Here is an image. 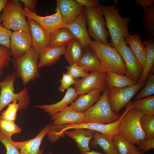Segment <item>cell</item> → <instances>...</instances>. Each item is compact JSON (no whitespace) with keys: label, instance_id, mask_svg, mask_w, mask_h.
<instances>
[{"label":"cell","instance_id":"obj_1","mask_svg":"<svg viewBox=\"0 0 154 154\" xmlns=\"http://www.w3.org/2000/svg\"><path fill=\"white\" fill-rule=\"evenodd\" d=\"M119 123L118 133L131 143L139 146L145 135L140 123L143 115L137 108H134L133 102H129Z\"/></svg>","mask_w":154,"mask_h":154},{"label":"cell","instance_id":"obj_2","mask_svg":"<svg viewBox=\"0 0 154 154\" xmlns=\"http://www.w3.org/2000/svg\"><path fill=\"white\" fill-rule=\"evenodd\" d=\"M89 47L99 59L104 71L126 74L124 62L115 48L95 40L92 41Z\"/></svg>","mask_w":154,"mask_h":154},{"label":"cell","instance_id":"obj_3","mask_svg":"<svg viewBox=\"0 0 154 154\" xmlns=\"http://www.w3.org/2000/svg\"><path fill=\"white\" fill-rule=\"evenodd\" d=\"M102 11L105 19V25L111 37L109 45L115 48L121 39H125L130 35L128 29L130 18L121 17L118 13L119 10L113 5L102 6Z\"/></svg>","mask_w":154,"mask_h":154},{"label":"cell","instance_id":"obj_4","mask_svg":"<svg viewBox=\"0 0 154 154\" xmlns=\"http://www.w3.org/2000/svg\"><path fill=\"white\" fill-rule=\"evenodd\" d=\"M17 78L14 72L0 82V113L5 106L15 100L18 101L19 110L26 109L30 104V98L27 87L18 93L15 92L14 84Z\"/></svg>","mask_w":154,"mask_h":154},{"label":"cell","instance_id":"obj_5","mask_svg":"<svg viewBox=\"0 0 154 154\" xmlns=\"http://www.w3.org/2000/svg\"><path fill=\"white\" fill-rule=\"evenodd\" d=\"M21 2L19 0H7L0 18V23L5 28L17 31L21 30L30 33Z\"/></svg>","mask_w":154,"mask_h":154},{"label":"cell","instance_id":"obj_6","mask_svg":"<svg viewBox=\"0 0 154 154\" xmlns=\"http://www.w3.org/2000/svg\"><path fill=\"white\" fill-rule=\"evenodd\" d=\"M39 59L32 47L25 55L13 60L15 72L17 78L21 79L24 86L40 77V74L38 67Z\"/></svg>","mask_w":154,"mask_h":154},{"label":"cell","instance_id":"obj_7","mask_svg":"<svg viewBox=\"0 0 154 154\" xmlns=\"http://www.w3.org/2000/svg\"><path fill=\"white\" fill-rule=\"evenodd\" d=\"M108 90L106 89L96 103L84 113V123L108 124L118 120L121 116L112 110L108 98Z\"/></svg>","mask_w":154,"mask_h":154},{"label":"cell","instance_id":"obj_8","mask_svg":"<svg viewBox=\"0 0 154 154\" xmlns=\"http://www.w3.org/2000/svg\"><path fill=\"white\" fill-rule=\"evenodd\" d=\"M102 6L100 4L94 7H86L84 13L86 22L88 26L87 30L89 36L95 40L109 45L107 38L110 35L105 27V21L102 11Z\"/></svg>","mask_w":154,"mask_h":154},{"label":"cell","instance_id":"obj_9","mask_svg":"<svg viewBox=\"0 0 154 154\" xmlns=\"http://www.w3.org/2000/svg\"><path fill=\"white\" fill-rule=\"evenodd\" d=\"M146 82H138L133 86L108 90V98L111 108L116 114L130 102L131 99L145 85Z\"/></svg>","mask_w":154,"mask_h":154},{"label":"cell","instance_id":"obj_10","mask_svg":"<svg viewBox=\"0 0 154 154\" xmlns=\"http://www.w3.org/2000/svg\"><path fill=\"white\" fill-rule=\"evenodd\" d=\"M124 61L127 69L126 76L136 83L138 82L143 70L141 65L124 38L115 48Z\"/></svg>","mask_w":154,"mask_h":154},{"label":"cell","instance_id":"obj_11","mask_svg":"<svg viewBox=\"0 0 154 154\" xmlns=\"http://www.w3.org/2000/svg\"><path fill=\"white\" fill-rule=\"evenodd\" d=\"M123 114V113L118 120L110 123L82 122L80 123L68 124L60 126L58 129L57 137L60 138L64 137L65 135L64 133L68 130L82 128L93 130L113 138L114 135L118 133L119 125Z\"/></svg>","mask_w":154,"mask_h":154},{"label":"cell","instance_id":"obj_12","mask_svg":"<svg viewBox=\"0 0 154 154\" xmlns=\"http://www.w3.org/2000/svg\"><path fill=\"white\" fill-rule=\"evenodd\" d=\"M106 73L104 71L93 72L77 81L74 85L77 94L80 95L94 89L101 92L104 90L106 87Z\"/></svg>","mask_w":154,"mask_h":154},{"label":"cell","instance_id":"obj_13","mask_svg":"<svg viewBox=\"0 0 154 154\" xmlns=\"http://www.w3.org/2000/svg\"><path fill=\"white\" fill-rule=\"evenodd\" d=\"M23 10L26 17L35 21L50 34L59 28L64 27L65 24L57 5L54 14L45 16H39L35 11L31 12L25 8Z\"/></svg>","mask_w":154,"mask_h":154},{"label":"cell","instance_id":"obj_14","mask_svg":"<svg viewBox=\"0 0 154 154\" xmlns=\"http://www.w3.org/2000/svg\"><path fill=\"white\" fill-rule=\"evenodd\" d=\"M30 33L21 30L12 32L10 37V49L14 59L21 57L32 47Z\"/></svg>","mask_w":154,"mask_h":154},{"label":"cell","instance_id":"obj_15","mask_svg":"<svg viewBox=\"0 0 154 154\" xmlns=\"http://www.w3.org/2000/svg\"><path fill=\"white\" fill-rule=\"evenodd\" d=\"M30 29L32 40V47L39 58L42 50L49 46L50 34L33 20L27 19Z\"/></svg>","mask_w":154,"mask_h":154},{"label":"cell","instance_id":"obj_16","mask_svg":"<svg viewBox=\"0 0 154 154\" xmlns=\"http://www.w3.org/2000/svg\"><path fill=\"white\" fill-rule=\"evenodd\" d=\"M86 23L84 12L78 15L73 21L65 24L64 26L80 42L85 50L90 47L92 42L86 29Z\"/></svg>","mask_w":154,"mask_h":154},{"label":"cell","instance_id":"obj_17","mask_svg":"<svg viewBox=\"0 0 154 154\" xmlns=\"http://www.w3.org/2000/svg\"><path fill=\"white\" fill-rule=\"evenodd\" d=\"M52 123L46 125L38 134L33 139L27 141L16 142L14 144L19 149L21 154H42L43 149L40 150V147L44 137L50 129Z\"/></svg>","mask_w":154,"mask_h":154},{"label":"cell","instance_id":"obj_18","mask_svg":"<svg viewBox=\"0 0 154 154\" xmlns=\"http://www.w3.org/2000/svg\"><path fill=\"white\" fill-rule=\"evenodd\" d=\"M51 116L52 125L60 126L82 123L84 114L77 112L70 106Z\"/></svg>","mask_w":154,"mask_h":154},{"label":"cell","instance_id":"obj_19","mask_svg":"<svg viewBox=\"0 0 154 154\" xmlns=\"http://www.w3.org/2000/svg\"><path fill=\"white\" fill-rule=\"evenodd\" d=\"M57 6L65 24L72 22L84 11V7L80 5L76 0H57Z\"/></svg>","mask_w":154,"mask_h":154},{"label":"cell","instance_id":"obj_20","mask_svg":"<svg viewBox=\"0 0 154 154\" xmlns=\"http://www.w3.org/2000/svg\"><path fill=\"white\" fill-rule=\"evenodd\" d=\"M78 128L71 131L67 130L64 133L74 141L77 147L81 153L90 151L89 143L95 131L90 129Z\"/></svg>","mask_w":154,"mask_h":154},{"label":"cell","instance_id":"obj_21","mask_svg":"<svg viewBox=\"0 0 154 154\" xmlns=\"http://www.w3.org/2000/svg\"><path fill=\"white\" fill-rule=\"evenodd\" d=\"M78 95L75 89L70 87L67 90L64 97L58 102L50 104L38 105L35 107L42 110L44 112L51 116L65 108L69 104L72 103Z\"/></svg>","mask_w":154,"mask_h":154},{"label":"cell","instance_id":"obj_22","mask_svg":"<svg viewBox=\"0 0 154 154\" xmlns=\"http://www.w3.org/2000/svg\"><path fill=\"white\" fill-rule=\"evenodd\" d=\"M67 45L60 47L49 46L42 50L40 55L38 67L39 69L45 66H49L56 62L62 55L64 54Z\"/></svg>","mask_w":154,"mask_h":154},{"label":"cell","instance_id":"obj_23","mask_svg":"<svg viewBox=\"0 0 154 154\" xmlns=\"http://www.w3.org/2000/svg\"><path fill=\"white\" fill-rule=\"evenodd\" d=\"M101 92L99 90L94 89L80 95L70 106L79 112L84 113L100 99Z\"/></svg>","mask_w":154,"mask_h":154},{"label":"cell","instance_id":"obj_24","mask_svg":"<svg viewBox=\"0 0 154 154\" xmlns=\"http://www.w3.org/2000/svg\"><path fill=\"white\" fill-rule=\"evenodd\" d=\"M125 41L140 62L143 71L146 61L147 52L146 47L139 35L137 34L130 35Z\"/></svg>","mask_w":154,"mask_h":154},{"label":"cell","instance_id":"obj_25","mask_svg":"<svg viewBox=\"0 0 154 154\" xmlns=\"http://www.w3.org/2000/svg\"><path fill=\"white\" fill-rule=\"evenodd\" d=\"M94 139L91 140L89 145L92 148H96L98 145L103 149L106 154H118L114 144L112 138L95 131L93 135Z\"/></svg>","mask_w":154,"mask_h":154},{"label":"cell","instance_id":"obj_26","mask_svg":"<svg viewBox=\"0 0 154 154\" xmlns=\"http://www.w3.org/2000/svg\"><path fill=\"white\" fill-rule=\"evenodd\" d=\"M105 82L108 90L132 86L137 83L126 75L111 72H106Z\"/></svg>","mask_w":154,"mask_h":154},{"label":"cell","instance_id":"obj_27","mask_svg":"<svg viewBox=\"0 0 154 154\" xmlns=\"http://www.w3.org/2000/svg\"><path fill=\"white\" fill-rule=\"evenodd\" d=\"M78 65L87 73L89 71H104L96 54L89 48L86 50Z\"/></svg>","mask_w":154,"mask_h":154},{"label":"cell","instance_id":"obj_28","mask_svg":"<svg viewBox=\"0 0 154 154\" xmlns=\"http://www.w3.org/2000/svg\"><path fill=\"white\" fill-rule=\"evenodd\" d=\"M75 36L67 28H59L50 34L49 46L60 47L67 44L75 38Z\"/></svg>","mask_w":154,"mask_h":154},{"label":"cell","instance_id":"obj_29","mask_svg":"<svg viewBox=\"0 0 154 154\" xmlns=\"http://www.w3.org/2000/svg\"><path fill=\"white\" fill-rule=\"evenodd\" d=\"M64 55L70 65L78 64L84 49L80 42L75 38L67 44Z\"/></svg>","mask_w":154,"mask_h":154},{"label":"cell","instance_id":"obj_30","mask_svg":"<svg viewBox=\"0 0 154 154\" xmlns=\"http://www.w3.org/2000/svg\"><path fill=\"white\" fill-rule=\"evenodd\" d=\"M146 49V57L145 67L142 72L139 82H146L149 72L154 63V39L143 41Z\"/></svg>","mask_w":154,"mask_h":154},{"label":"cell","instance_id":"obj_31","mask_svg":"<svg viewBox=\"0 0 154 154\" xmlns=\"http://www.w3.org/2000/svg\"><path fill=\"white\" fill-rule=\"evenodd\" d=\"M142 16L144 23L143 28L146 40L153 38L154 34V4L143 9Z\"/></svg>","mask_w":154,"mask_h":154},{"label":"cell","instance_id":"obj_32","mask_svg":"<svg viewBox=\"0 0 154 154\" xmlns=\"http://www.w3.org/2000/svg\"><path fill=\"white\" fill-rule=\"evenodd\" d=\"M112 139L118 154H131L139 150L134 144L118 133L114 135Z\"/></svg>","mask_w":154,"mask_h":154},{"label":"cell","instance_id":"obj_33","mask_svg":"<svg viewBox=\"0 0 154 154\" xmlns=\"http://www.w3.org/2000/svg\"><path fill=\"white\" fill-rule=\"evenodd\" d=\"M134 108H137L144 115H154V96H150L133 102Z\"/></svg>","mask_w":154,"mask_h":154},{"label":"cell","instance_id":"obj_34","mask_svg":"<svg viewBox=\"0 0 154 154\" xmlns=\"http://www.w3.org/2000/svg\"><path fill=\"white\" fill-rule=\"evenodd\" d=\"M145 139L154 138V115H143L140 120Z\"/></svg>","mask_w":154,"mask_h":154},{"label":"cell","instance_id":"obj_35","mask_svg":"<svg viewBox=\"0 0 154 154\" xmlns=\"http://www.w3.org/2000/svg\"><path fill=\"white\" fill-rule=\"evenodd\" d=\"M0 130L5 135L11 137L14 134L20 133L21 131L15 121L1 119H0Z\"/></svg>","mask_w":154,"mask_h":154},{"label":"cell","instance_id":"obj_36","mask_svg":"<svg viewBox=\"0 0 154 154\" xmlns=\"http://www.w3.org/2000/svg\"><path fill=\"white\" fill-rule=\"evenodd\" d=\"M19 110V105L17 100H15L8 105L7 109L0 115V119L15 121L17 113Z\"/></svg>","mask_w":154,"mask_h":154},{"label":"cell","instance_id":"obj_37","mask_svg":"<svg viewBox=\"0 0 154 154\" xmlns=\"http://www.w3.org/2000/svg\"><path fill=\"white\" fill-rule=\"evenodd\" d=\"M148 80L143 90L136 97L137 100L149 96L154 94V75L149 73Z\"/></svg>","mask_w":154,"mask_h":154},{"label":"cell","instance_id":"obj_38","mask_svg":"<svg viewBox=\"0 0 154 154\" xmlns=\"http://www.w3.org/2000/svg\"><path fill=\"white\" fill-rule=\"evenodd\" d=\"M11 56L10 48L0 46V76L3 75V68L9 66Z\"/></svg>","mask_w":154,"mask_h":154},{"label":"cell","instance_id":"obj_39","mask_svg":"<svg viewBox=\"0 0 154 154\" xmlns=\"http://www.w3.org/2000/svg\"><path fill=\"white\" fill-rule=\"evenodd\" d=\"M0 141L6 149V154H21L19 149L14 144L11 137L6 135L0 130Z\"/></svg>","mask_w":154,"mask_h":154},{"label":"cell","instance_id":"obj_40","mask_svg":"<svg viewBox=\"0 0 154 154\" xmlns=\"http://www.w3.org/2000/svg\"><path fill=\"white\" fill-rule=\"evenodd\" d=\"M67 69L66 73L74 78H78L85 76L88 74L85 72L83 69L79 66L77 64H74L69 66H65Z\"/></svg>","mask_w":154,"mask_h":154},{"label":"cell","instance_id":"obj_41","mask_svg":"<svg viewBox=\"0 0 154 154\" xmlns=\"http://www.w3.org/2000/svg\"><path fill=\"white\" fill-rule=\"evenodd\" d=\"M12 32L0 24V44L10 48V37Z\"/></svg>","mask_w":154,"mask_h":154},{"label":"cell","instance_id":"obj_42","mask_svg":"<svg viewBox=\"0 0 154 154\" xmlns=\"http://www.w3.org/2000/svg\"><path fill=\"white\" fill-rule=\"evenodd\" d=\"M76 82L77 80L70 75L63 73L62 78L60 80V84L58 88L59 90L62 92H64L72 85L76 84Z\"/></svg>","mask_w":154,"mask_h":154},{"label":"cell","instance_id":"obj_43","mask_svg":"<svg viewBox=\"0 0 154 154\" xmlns=\"http://www.w3.org/2000/svg\"><path fill=\"white\" fill-rule=\"evenodd\" d=\"M138 149L143 152H146L154 148V138L145 139L141 142Z\"/></svg>","mask_w":154,"mask_h":154},{"label":"cell","instance_id":"obj_44","mask_svg":"<svg viewBox=\"0 0 154 154\" xmlns=\"http://www.w3.org/2000/svg\"><path fill=\"white\" fill-rule=\"evenodd\" d=\"M24 4L25 8L31 12H34L37 6L38 1L37 0H20Z\"/></svg>","mask_w":154,"mask_h":154},{"label":"cell","instance_id":"obj_45","mask_svg":"<svg viewBox=\"0 0 154 154\" xmlns=\"http://www.w3.org/2000/svg\"><path fill=\"white\" fill-rule=\"evenodd\" d=\"M81 5L86 7H94L100 5L97 0H76Z\"/></svg>","mask_w":154,"mask_h":154},{"label":"cell","instance_id":"obj_46","mask_svg":"<svg viewBox=\"0 0 154 154\" xmlns=\"http://www.w3.org/2000/svg\"><path fill=\"white\" fill-rule=\"evenodd\" d=\"M135 2L136 4L141 6L143 9L154 4V0H135Z\"/></svg>","mask_w":154,"mask_h":154},{"label":"cell","instance_id":"obj_47","mask_svg":"<svg viewBox=\"0 0 154 154\" xmlns=\"http://www.w3.org/2000/svg\"><path fill=\"white\" fill-rule=\"evenodd\" d=\"M7 1V0H0V15L1 11L4 8Z\"/></svg>","mask_w":154,"mask_h":154},{"label":"cell","instance_id":"obj_48","mask_svg":"<svg viewBox=\"0 0 154 154\" xmlns=\"http://www.w3.org/2000/svg\"><path fill=\"white\" fill-rule=\"evenodd\" d=\"M81 154H102V153L97 151H92L87 152L85 153H81Z\"/></svg>","mask_w":154,"mask_h":154},{"label":"cell","instance_id":"obj_49","mask_svg":"<svg viewBox=\"0 0 154 154\" xmlns=\"http://www.w3.org/2000/svg\"><path fill=\"white\" fill-rule=\"evenodd\" d=\"M131 154H144V152L139 149L137 151Z\"/></svg>","mask_w":154,"mask_h":154},{"label":"cell","instance_id":"obj_50","mask_svg":"<svg viewBox=\"0 0 154 154\" xmlns=\"http://www.w3.org/2000/svg\"><path fill=\"white\" fill-rule=\"evenodd\" d=\"M47 154H54L50 152V153H48Z\"/></svg>","mask_w":154,"mask_h":154},{"label":"cell","instance_id":"obj_51","mask_svg":"<svg viewBox=\"0 0 154 154\" xmlns=\"http://www.w3.org/2000/svg\"><path fill=\"white\" fill-rule=\"evenodd\" d=\"M1 76H0V82L1 81V78H0Z\"/></svg>","mask_w":154,"mask_h":154}]
</instances>
